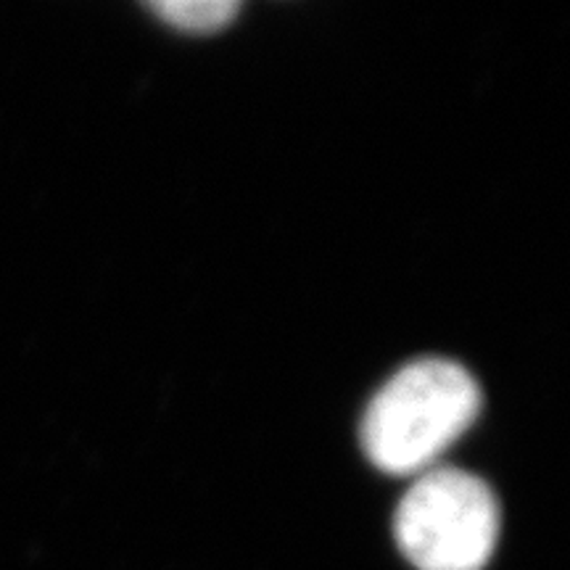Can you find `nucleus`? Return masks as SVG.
Listing matches in <instances>:
<instances>
[{
  "label": "nucleus",
  "mask_w": 570,
  "mask_h": 570,
  "mask_svg": "<svg viewBox=\"0 0 570 570\" xmlns=\"http://www.w3.org/2000/svg\"><path fill=\"white\" fill-rule=\"evenodd\" d=\"M481 404L479 383L458 362L415 360L367 404L362 449L383 473H425L475 423Z\"/></svg>",
  "instance_id": "nucleus-1"
},
{
  "label": "nucleus",
  "mask_w": 570,
  "mask_h": 570,
  "mask_svg": "<svg viewBox=\"0 0 570 570\" xmlns=\"http://www.w3.org/2000/svg\"><path fill=\"white\" fill-rule=\"evenodd\" d=\"M499 523V502L487 483L458 468H431L399 502L394 533L417 570H483Z\"/></svg>",
  "instance_id": "nucleus-2"
},
{
  "label": "nucleus",
  "mask_w": 570,
  "mask_h": 570,
  "mask_svg": "<svg viewBox=\"0 0 570 570\" xmlns=\"http://www.w3.org/2000/svg\"><path fill=\"white\" fill-rule=\"evenodd\" d=\"M151 11L183 32H217L230 24L240 6L235 0H161Z\"/></svg>",
  "instance_id": "nucleus-3"
}]
</instances>
